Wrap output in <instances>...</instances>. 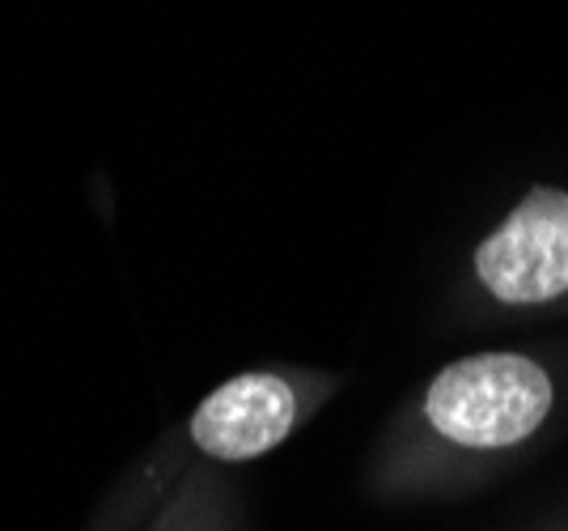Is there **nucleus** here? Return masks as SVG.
Masks as SVG:
<instances>
[{
	"label": "nucleus",
	"mask_w": 568,
	"mask_h": 531,
	"mask_svg": "<svg viewBox=\"0 0 568 531\" xmlns=\"http://www.w3.org/2000/svg\"><path fill=\"white\" fill-rule=\"evenodd\" d=\"M551 379L521 353H479L446 365L425 395L437 434L471 451H505L535 434L551 412Z\"/></svg>",
	"instance_id": "obj_1"
},
{
	"label": "nucleus",
	"mask_w": 568,
	"mask_h": 531,
	"mask_svg": "<svg viewBox=\"0 0 568 531\" xmlns=\"http://www.w3.org/2000/svg\"><path fill=\"white\" fill-rule=\"evenodd\" d=\"M475 277L505 307H539L568 293V192L530 188L475 251Z\"/></svg>",
	"instance_id": "obj_2"
},
{
	"label": "nucleus",
	"mask_w": 568,
	"mask_h": 531,
	"mask_svg": "<svg viewBox=\"0 0 568 531\" xmlns=\"http://www.w3.org/2000/svg\"><path fill=\"white\" fill-rule=\"evenodd\" d=\"M297 421L293 387L276 374H237L195 409L191 442L213 459L237 463L281 447Z\"/></svg>",
	"instance_id": "obj_3"
}]
</instances>
